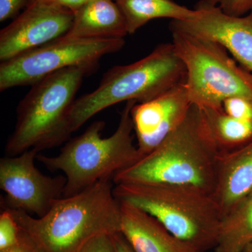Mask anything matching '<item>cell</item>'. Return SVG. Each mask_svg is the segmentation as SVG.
<instances>
[{"label":"cell","instance_id":"obj_26","mask_svg":"<svg viewBox=\"0 0 252 252\" xmlns=\"http://www.w3.org/2000/svg\"><path fill=\"white\" fill-rule=\"evenodd\" d=\"M117 252H135L121 232L112 235Z\"/></svg>","mask_w":252,"mask_h":252},{"label":"cell","instance_id":"obj_2","mask_svg":"<svg viewBox=\"0 0 252 252\" xmlns=\"http://www.w3.org/2000/svg\"><path fill=\"white\" fill-rule=\"evenodd\" d=\"M113 179L101 180L75 195L62 197L45 215L34 218L9 210L19 226L47 252H77L97 235L121 232L120 202Z\"/></svg>","mask_w":252,"mask_h":252},{"label":"cell","instance_id":"obj_20","mask_svg":"<svg viewBox=\"0 0 252 252\" xmlns=\"http://www.w3.org/2000/svg\"><path fill=\"white\" fill-rule=\"evenodd\" d=\"M223 109L230 117L252 122V100L243 97H232L225 99Z\"/></svg>","mask_w":252,"mask_h":252},{"label":"cell","instance_id":"obj_22","mask_svg":"<svg viewBox=\"0 0 252 252\" xmlns=\"http://www.w3.org/2000/svg\"><path fill=\"white\" fill-rule=\"evenodd\" d=\"M112 235L104 233L94 236L84 244L77 252H117Z\"/></svg>","mask_w":252,"mask_h":252},{"label":"cell","instance_id":"obj_9","mask_svg":"<svg viewBox=\"0 0 252 252\" xmlns=\"http://www.w3.org/2000/svg\"><path fill=\"white\" fill-rule=\"evenodd\" d=\"M38 154L36 149H31L0 159V188L6 193L1 197V209L41 217L63 197L65 176L50 177L41 173L34 164Z\"/></svg>","mask_w":252,"mask_h":252},{"label":"cell","instance_id":"obj_14","mask_svg":"<svg viewBox=\"0 0 252 252\" xmlns=\"http://www.w3.org/2000/svg\"><path fill=\"white\" fill-rule=\"evenodd\" d=\"M252 190V139L238 148L220 154L214 198L221 217Z\"/></svg>","mask_w":252,"mask_h":252},{"label":"cell","instance_id":"obj_8","mask_svg":"<svg viewBox=\"0 0 252 252\" xmlns=\"http://www.w3.org/2000/svg\"><path fill=\"white\" fill-rule=\"evenodd\" d=\"M124 38L68 39L61 37L0 64V91L32 86L64 68H96L99 60L125 45Z\"/></svg>","mask_w":252,"mask_h":252},{"label":"cell","instance_id":"obj_25","mask_svg":"<svg viewBox=\"0 0 252 252\" xmlns=\"http://www.w3.org/2000/svg\"><path fill=\"white\" fill-rule=\"evenodd\" d=\"M29 4L33 2L46 3V4L63 6V7L67 8V9L72 10L74 12H75L83 5L86 4L91 0H29Z\"/></svg>","mask_w":252,"mask_h":252},{"label":"cell","instance_id":"obj_1","mask_svg":"<svg viewBox=\"0 0 252 252\" xmlns=\"http://www.w3.org/2000/svg\"><path fill=\"white\" fill-rule=\"evenodd\" d=\"M220 154L201 109L193 104L173 132L152 152L117 172L113 182L187 186L212 195Z\"/></svg>","mask_w":252,"mask_h":252},{"label":"cell","instance_id":"obj_6","mask_svg":"<svg viewBox=\"0 0 252 252\" xmlns=\"http://www.w3.org/2000/svg\"><path fill=\"white\" fill-rule=\"evenodd\" d=\"M94 68L76 66L52 73L32 86L20 102L17 120L5 147L9 157L54 148L70 137L68 116L83 79Z\"/></svg>","mask_w":252,"mask_h":252},{"label":"cell","instance_id":"obj_4","mask_svg":"<svg viewBox=\"0 0 252 252\" xmlns=\"http://www.w3.org/2000/svg\"><path fill=\"white\" fill-rule=\"evenodd\" d=\"M186 79L185 64L173 44H159L137 62L110 68L95 90L75 99L68 116L71 132L107 107L124 101L149 102Z\"/></svg>","mask_w":252,"mask_h":252},{"label":"cell","instance_id":"obj_23","mask_svg":"<svg viewBox=\"0 0 252 252\" xmlns=\"http://www.w3.org/2000/svg\"><path fill=\"white\" fill-rule=\"evenodd\" d=\"M21 228V227H20ZM0 252H47L27 232L21 228L17 243Z\"/></svg>","mask_w":252,"mask_h":252},{"label":"cell","instance_id":"obj_19","mask_svg":"<svg viewBox=\"0 0 252 252\" xmlns=\"http://www.w3.org/2000/svg\"><path fill=\"white\" fill-rule=\"evenodd\" d=\"M0 214V250L11 248L17 243L21 228L9 210L1 209Z\"/></svg>","mask_w":252,"mask_h":252},{"label":"cell","instance_id":"obj_17","mask_svg":"<svg viewBox=\"0 0 252 252\" xmlns=\"http://www.w3.org/2000/svg\"><path fill=\"white\" fill-rule=\"evenodd\" d=\"M252 244V190L220 220L215 252H243Z\"/></svg>","mask_w":252,"mask_h":252},{"label":"cell","instance_id":"obj_12","mask_svg":"<svg viewBox=\"0 0 252 252\" xmlns=\"http://www.w3.org/2000/svg\"><path fill=\"white\" fill-rule=\"evenodd\" d=\"M185 82L131 109L137 148L142 157L161 143L185 120L192 105Z\"/></svg>","mask_w":252,"mask_h":252},{"label":"cell","instance_id":"obj_24","mask_svg":"<svg viewBox=\"0 0 252 252\" xmlns=\"http://www.w3.org/2000/svg\"><path fill=\"white\" fill-rule=\"evenodd\" d=\"M29 0H0V21L17 17L20 10L27 7Z\"/></svg>","mask_w":252,"mask_h":252},{"label":"cell","instance_id":"obj_11","mask_svg":"<svg viewBox=\"0 0 252 252\" xmlns=\"http://www.w3.org/2000/svg\"><path fill=\"white\" fill-rule=\"evenodd\" d=\"M195 9L199 11L197 18L172 21L170 28L215 41L252 72V10L244 16H230L203 0Z\"/></svg>","mask_w":252,"mask_h":252},{"label":"cell","instance_id":"obj_7","mask_svg":"<svg viewBox=\"0 0 252 252\" xmlns=\"http://www.w3.org/2000/svg\"><path fill=\"white\" fill-rule=\"evenodd\" d=\"M170 29L172 43L185 65V84L192 104L200 108L220 109L229 97L252 100V72L239 65L223 46Z\"/></svg>","mask_w":252,"mask_h":252},{"label":"cell","instance_id":"obj_5","mask_svg":"<svg viewBox=\"0 0 252 252\" xmlns=\"http://www.w3.org/2000/svg\"><path fill=\"white\" fill-rule=\"evenodd\" d=\"M114 196L147 212L172 234L205 252L215 248L221 213L212 194L167 184H118Z\"/></svg>","mask_w":252,"mask_h":252},{"label":"cell","instance_id":"obj_18","mask_svg":"<svg viewBox=\"0 0 252 252\" xmlns=\"http://www.w3.org/2000/svg\"><path fill=\"white\" fill-rule=\"evenodd\" d=\"M200 109L221 153L238 148L252 139V122L230 117L223 108Z\"/></svg>","mask_w":252,"mask_h":252},{"label":"cell","instance_id":"obj_10","mask_svg":"<svg viewBox=\"0 0 252 252\" xmlns=\"http://www.w3.org/2000/svg\"><path fill=\"white\" fill-rule=\"evenodd\" d=\"M72 10L33 2L0 32V61H9L65 35L72 27Z\"/></svg>","mask_w":252,"mask_h":252},{"label":"cell","instance_id":"obj_3","mask_svg":"<svg viewBox=\"0 0 252 252\" xmlns=\"http://www.w3.org/2000/svg\"><path fill=\"white\" fill-rule=\"evenodd\" d=\"M135 101L126 102L117 130L102 138L103 121H95L81 135L68 141L55 157L38 154L36 160L51 172H62L67 183L63 197L75 195L99 181L130 166L142 156L134 144L131 109Z\"/></svg>","mask_w":252,"mask_h":252},{"label":"cell","instance_id":"obj_16","mask_svg":"<svg viewBox=\"0 0 252 252\" xmlns=\"http://www.w3.org/2000/svg\"><path fill=\"white\" fill-rule=\"evenodd\" d=\"M125 18L127 33L132 34L156 18L172 21L195 19L199 11L175 2L173 0H114Z\"/></svg>","mask_w":252,"mask_h":252},{"label":"cell","instance_id":"obj_15","mask_svg":"<svg viewBox=\"0 0 252 252\" xmlns=\"http://www.w3.org/2000/svg\"><path fill=\"white\" fill-rule=\"evenodd\" d=\"M128 34L125 18L114 0H91L74 12L68 39H112Z\"/></svg>","mask_w":252,"mask_h":252},{"label":"cell","instance_id":"obj_21","mask_svg":"<svg viewBox=\"0 0 252 252\" xmlns=\"http://www.w3.org/2000/svg\"><path fill=\"white\" fill-rule=\"evenodd\" d=\"M211 6H217L225 14L233 16L246 15L252 10V0H203Z\"/></svg>","mask_w":252,"mask_h":252},{"label":"cell","instance_id":"obj_27","mask_svg":"<svg viewBox=\"0 0 252 252\" xmlns=\"http://www.w3.org/2000/svg\"><path fill=\"white\" fill-rule=\"evenodd\" d=\"M243 252H252V244L249 245L248 247H247Z\"/></svg>","mask_w":252,"mask_h":252},{"label":"cell","instance_id":"obj_13","mask_svg":"<svg viewBox=\"0 0 252 252\" xmlns=\"http://www.w3.org/2000/svg\"><path fill=\"white\" fill-rule=\"evenodd\" d=\"M120 210L121 233L135 252H203L177 238L138 207L120 202Z\"/></svg>","mask_w":252,"mask_h":252}]
</instances>
